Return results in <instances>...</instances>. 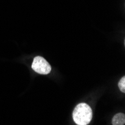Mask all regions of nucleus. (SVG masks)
<instances>
[{
    "mask_svg": "<svg viewBox=\"0 0 125 125\" xmlns=\"http://www.w3.org/2000/svg\"><path fill=\"white\" fill-rule=\"evenodd\" d=\"M31 68L39 74L47 75L51 72V66L44 58L36 56L34 59L31 64Z\"/></svg>",
    "mask_w": 125,
    "mask_h": 125,
    "instance_id": "f03ea898",
    "label": "nucleus"
},
{
    "mask_svg": "<svg viewBox=\"0 0 125 125\" xmlns=\"http://www.w3.org/2000/svg\"><path fill=\"white\" fill-rule=\"evenodd\" d=\"M73 119L78 125H87L92 119V110L88 104H79L73 112Z\"/></svg>",
    "mask_w": 125,
    "mask_h": 125,
    "instance_id": "f257e3e1",
    "label": "nucleus"
},
{
    "mask_svg": "<svg viewBox=\"0 0 125 125\" xmlns=\"http://www.w3.org/2000/svg\"><path fill=\"white\" fill-rule=\"evenodd\" d=\"M113 125H124L125 124V115L123 113H118L112 118Z\"/></svg>",
    "mask_w": 125,
    "mask_h": 125,
    "instance_id": "7ed1b4c3",
    "label": "nucleus"
},
{
    "mask_svg": "<svg viewBox=\"0 0 125 125\" xmlns=\"http://www.w3.org/2000/svg\"><path fill=\"white\" fill-rule=\"evenodd\" d=\"M118 88L121 92H125V77L123 76L118 83Z\"/></svg>",
    "mask_w": 125,
    "mask_h": 125,
    "instance_id": "20e7f679",
    "label": "nucleus"
}]
</instances>
